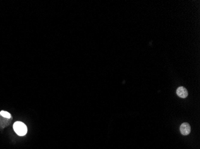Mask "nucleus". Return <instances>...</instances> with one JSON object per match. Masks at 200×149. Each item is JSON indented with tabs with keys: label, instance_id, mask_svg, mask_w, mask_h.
<instances>
[{
	"label": "nucleus",
	"instance_id": "f257e3e1",
	"mask_svg": "<svg viewBox=\"0 0 200 149\" xmlns=\"http://www.w3.org/2000/svg\"><path fill=\"white\" fill-rule=\"evenodd\" d=\"M15 133L19 136H23L27 133V127L25 124L20 121L16 122L13 125Z\"/></svg>",
	"mask_w": 200,
	"mask_h": 149
},
{
	"label": "nucleus",
	"instance_id": "f03ea898",
	"mask_svg": "<svg viewBox=\"0 0 200 149\" xmlns=\"http://www.w3.org/2000/svg\"><path fill=\"white\" fill-rule=\"evenodd\" d=\"M180 131L182 135L188 136L191 133V127L188 123L185 122L182 124L180 127Z\"/></svg>",
	"mask_w": 200,
	"mask_h": 149
},
{
	"label": "nucleus",
	"instance_id": "7ed1b4c3",
	"mask_svg": "<svg viewBox=\"0 0 200 149\" xmlns=\"http://www.w3.org/2000/svg\"><path fill=\"white\" fill-rule=\"evenodd\" d=\"M176 93L179 97L182 98V99H185L187 97V96H188V93L187 90L184 87H179L177 89Z\"/></svg>",
	"mask_w": 200,
	"mask_h": 149
},
{
	"label": "nucleus",
	"instance_id": "20e7f679",
	"mask_svg": "<svg viewBox=\"0 0 200 149\" xmlns=\"http://www.w3.org/2000/svg\"><path fill=\"white\" fill-rule=\"evenodd\" d=\"M0 115L4 118H7V119L11 118V114L9 113L8 112H6V111H4V110L1 111L0 112Z\"/></svg>",
	"mask_w": 200,
	"mask_h": 149
}]
</instances>
